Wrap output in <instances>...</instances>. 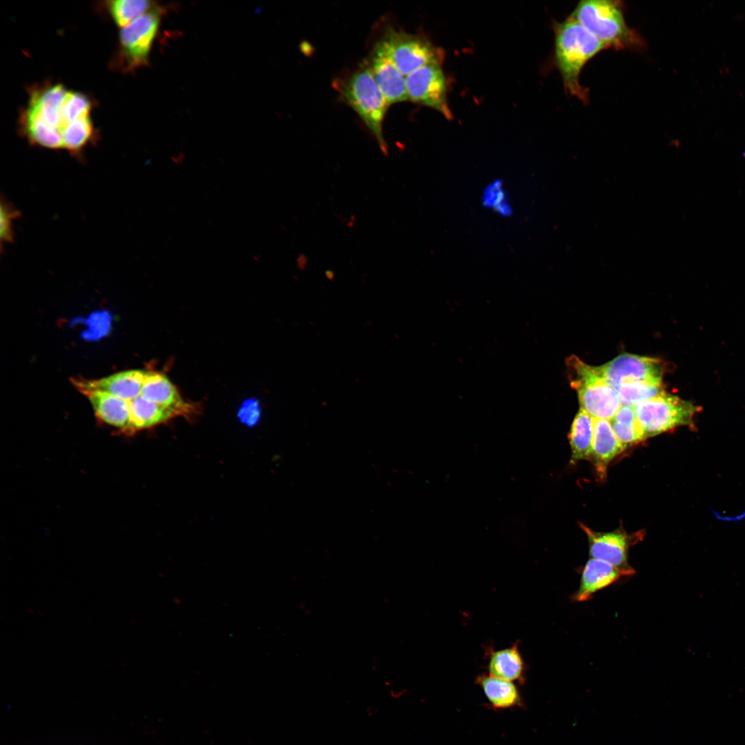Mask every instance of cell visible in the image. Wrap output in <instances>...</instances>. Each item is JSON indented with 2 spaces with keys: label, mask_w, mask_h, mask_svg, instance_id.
Listing matches in <instances>:
<instances>
[{
  "label": "cell",
  "mask_w": 745,
  "mask_h": 745,
  "mask_svg": "<svg viewBox=\"0 0 745 745\" xmlns=\"http://www.w3.org/2000/svg\"><path fill=\"white\" fill-rule=\"evenodd\" d=\"M63 148L77 160H83V150L95 143L97 137L89 117L78 119L68 123L62 130Z\"/></svg>",
  "instance_id": "22"
},
{
  "label": "cell",
  "mask_w": 745,
  "mask_h": 745,
  "mask_svg": "<svg viewBox=\"0 0 745 745\" xmlns=\"http://www.w3.org/2000/svg\"><path fill=\"white\" fill-rule=\"evenodd\" d=\"M635 573L633 568L622 569L605 562L590 558L581 569L579 588L572 595V600L586 602L598 591L622 577L633 575Z\"/></svg>",
  "instance_id": "13"
},
{
  "label": "cell",
  "mask_w": 745,
  "mask_h": 745,
  "mask_svg": "<svg viewBox=\"0 0 745 745\" xmlns=\"http://www.w3.org/2000/svg\"><path fill=\"white\" fill-rule=\"evenodd\" d=\"M622 405L634 406L666 393L662 381L630 382L616 389Z\"/></svg>",
  "instance_id": "25"
},
{
  "label": "cell",
  "mask_w": 745,
  "mask_h": 745,
  "mask_svg": "<svg viewBox=\"0 0 745 745\" xmlns=\"http://www.w3.org/2000/svg\"><path fill=\"white\" fill-rule=\"evenodd\" d=\"M488 669L490 675L513 682L522 677L524 661L517 647L512 646L492 653Z\"/></svg>",
  "instance_id": "23"
},
{
  "label": "cell",
  "mask_w": 745,
  "mask_h": 745,
  "mask_svg": "<svg viewBox=\"0 0 745 745\" xmlns=\"http://www.w3.org/2000/svg\"><path fill=\"white\" fill-rule=\"evenodd\" d=\"M239 417L248 424H255L259 416L258 404L253 400H249L242 405L239 410Z\"/></svg>",
  "instance_id": "29"
},
{
  "label": "cell",
  "mask_w": 745,
  "mask_h": 745,
  "mask_svg": "<svg viewBox=\"0 0 745 745\" xmlns=\"http://www.w3.org/2000/svg\"><path fill=\"white\" fill-rule=\"evenodd\" d=\"M633 408L644 439L679 426H695L694 419L701 410L699 406L666 393Z\"/></svg>",
  "instance_id": "5"
},
{
  "label": "cell",
  "mask_w": 745,
  "mask_h": 745,
  "mask_svg": "<svg viewBox=\"0 0 745 745\" xmlns=\"http://www.w3.org/2000/svg\"><path fill=\"white\" fill-rule=\"evenodd\" d=\"M553 29L555 61L564 90L568 95L588 103V92L581 85V72L590 59L609 48L570 16L555 23Z\"/></svg>",
  "instance_id": "1"
},
{
  "label": "cell",
  "mask_w": 745,
  "mask_h": 745,
  "mask_svg": "<svg viewBox=\"0 0 745 745\" xmlns=\"http://www.w3.org/2000/svg\"><path fill=\"white\" fill-rule=\"evenodd\" d=\"M92 107V101L86 95L68 91L61 112V132L68 123L89 117Z\"/></svg>",
  "instance_id": "27"
},
{
  "label": "cell",
  "mask_w": 745,
  "mask_h": 745,
  "mask_svg": "<svg viewBox=\"0 0 745 745\" xmlns=\"http://www.w3.org/2000/svg\"><path fill=\"white\" fill-rule=\"evenodd\" d=\"M68 93V91L61 83L34 88L30 92L28 106L60 130L61 112Z\"/></svg>",
  "instance_id": "15"
},
{
  "label": "cell",
  "mask_w": 745,
  "mask_h": 745,
  "mask_svg": "<svg viewBox=\"0 0 745 745\" xmlns=\"http://www.w3.org/2000/svg\"><path fill=\"white\" fill-rule=\"evenodd\" d=\"M146 373L144 370H129L100 379L72 378L71 381L83 395L89 392H105L130 401L141 395Z\"/></svg>",
  "instance_id": "12"
},
{
  "label": "cell",
  "mask_w": 745,
  "mask_h": 745,
  "mask_svg": "<svg viewBox=\"0 0 745 745\" xmlns=\"http://www.w3.org/2000/svg\"><path fill=\"white\" fill-rule=\"evenodd\" d=\"M619 1L583 0L570 15L609 48L640 51L644 38L626 23Z\"/></svg>",
  "instance_id": "2"
},
{
  "label": "cell",
  "mask_w": 745,
  "mask_h": 745,
  "mask_svg": "<svg viewBox=\"0 0 745 745\" xmlns=\"http://www.w3.org/2000/svg\"><path fill=\"white\" fill-rule=\"evenodd\" d=\"M84 395L99 419L123 430H133L129 401L105 392H89Z\"/></svg>",
  "instance_id": "14"
},
{
  "label": "cell",
  "mask_w": 745,
  "mask_h": 745,
  "mask_svg": "<svg viewBox=\"0 0 745 745\" xmlns=\"http://www.w3.org/2000/svg\"><path fill=\"white\" fill-rule=\"evenodd\" d=\"M369 67L389 105L408 99L406 77L399 70L381 41L372 50Z\"/></svg>",
  "instance_id": "11"
},
{
  "label": "cell",
  "mask_w": 745,
  "mask_h": 745,
  "mask_svg": "<svg viewBox=\"0 0 745 745\" xmlns=\"http://www.w3.org/2000/svg\"><path fill=\"white\" fill-rule=\"evenodd\" d=\"M21 216L19 210L6 199L1 197L0 205V241L1 250L4 246L14 241V222Z\"/></svg>",
  "instance_id": "28"
},
{
  "label": "cell",
  "mask_w": 745,
  "mask_h": 745,
  "mask_svg": "<svg viewBox=\"0 0 745 745\" xmlns=\"http://www.w3.org/2000/svg\"><path fill=\"white\" fill-rule=\"evenodd\" d=\"M609 421L624 448L644 440L633 406L622 405Z\"/></svg>",
  "instance_id": "24"
},
{
  "label": "cell",
  "mask_w": 745,
  "mask_h": 745,
  "mask_svg": "<svg viewBox=\"0 0 745 745\" xmlns=\"http://www.w3.org/2000/svg\"><path fill=\"white\" fill-rule=\"evenodd\" d=\"M141 395L179 414H182L189 409L176 387L166 375L161 372L147 371Z\"/></svg>",
  "instance_id": "17"
},
{
  "label": "cell",
  "mask_w": 745,
  "mask_h": 745,
  "mask_svg": "<svg viewBox=\"0 0 745 745\" xmlns=\"http://www.w3.org/2000/svg\"><path fill=\"white\" fill-rule=\"evenodd\" d=\"M593 435L594 418L580 408L568 436L573 462L592 457Z\"/></svg>",
  "instance_id": "21"
},
{
  "label": "cell",
  "mask_w": 745,
  "mask_h": 745,
  "mask_svg": "<svg viewBox=\"0 0 745 745\" xmlns=\"http://www.w3.org/2000/svg\"><path fill=\"white\" fill-rule=\"evenodd\" d=\"M406 84L409 100L452 119L447 99L448 82L441 64L428 63L416 69L406 76Z\"/></svg>",
  "instance_id": "8"
},
{
  "label": "cell",
  "mask_w": 745,
  "mask_h": 745,
  "mask_svg": "<svg viewBox=\"0 0 745 745\" xmlns=\"http://www.w3.org/2000/svg\"><path fill=\"white\" fill-rule=\"evenodd\" d=\"M606 381L615 390L622 384L647 381H662L666 370L658 359L632 354H622L599 366Z\"/></svg>",
  "instance_id": "9"
},
{
  "label": "cell",
  "mask_w": 745,
  "mask_h": 745,
  "mask_svg": "<svg viewBox=\"0 0 745 745\" xmlns=\"http://www.w3.org/2000/svg\"><path fill=\"white\" fill-rule=\"evenodd\" d=\"M342 99L357 113L384 155L388 146L383 122L390 106L379 88L369 66H362L337 86Z\"/></svg>",
  "instance_id": "3"
},
{
  "label": "cell",
  "mask_w": 745,
  "mask_h": 745,
  "mask_svg": "<svg viewBox=\"0 0 745 745\" xmlns=\"http://www.w3.org/2000/svg\"><path fill=\"white\" fill-rule=\"evenodd\" d=\"M624 449L616 437L610 421L594 418L592 457L601 477L605 475L608 463Z\"/></svg>",
  "instance_id": "18"
},
{
  "label": "cell",
  "mask_w": 745,
  "mask_h": 745,
  "mask_svg": "<svg viewBox=\"0 0 745 745\" xmlns=\"http://www.w3.org/2000/svg\"><path fill=\"white\" fill-rule=\"evenodd\" d=\"M160 17V10L154 7L121 30L116 62L122 71L131 72L148 64Z\"/></svg>",
  "instance_id": "6"
},
{
  "label": "cell",
  "mask_w": 745,
  "mask_h": 745,
  "mask_svg": "<svg viewBox=\"0 0 745 745\" xmlns=\"http://www.w3.org/2000/svg\"><path fill=\"white\" fill-rule=\"evenodd\" d=\"M580 526L587 535L591 558L605 562L622 569L632 568L628 562L629 548L639 541L643 535H628L619 530L606 533L595 532L585 525L580 524Z\"/></svg>",
  "instance_id": "10"
},
{
  "label": "cell",
  "mask_w": 745,
  "mask_h": 745,
  "mask_svg": "<svg viewBox=\"0 0 745 745\" xmlns=\"http://www.w3.org/2000/svg\"><path fill=\"white\" fill-rule=\"evenodd\" d=\"M130 413L133 430L160 424L179 414L170 408L146 399L141 395L130 401Z\"/></svg>",
  "instance_id": "20"
},
{
  "label": "cell",
  "mask_w": 745,
  "mask_h": 745,
  "mask_svg": "<svg viewBox=\"0 0 745 745\" xmlns=\"http://www.w3.org/2000/svg\"><path fill=\"white\" fill-rule=\"evenodd\" d=\"M106 7L116 25L124 28L155 6L146 0H116L107 1Z\"/></svg>",
  "instance_id": "26"
},
{
  "label": "cell",
  "mask_w": 745,
  "mask_h": 745,
  "mask_svg": "<svg viewBox=\"0 0 745 745\" xmlns=\"http://www.w3.org/2000/svg\"><path fill=\"white\" fill-rule=\"evenodd\" d=\"M21 126L23 135L30 144L47 149H63L61 131L28 106L21 115Z\"/></svg>",
  "instance_id": "16"
},
{
  "label": "cell",
  "mask_w": 745,
  "mask_h": 745,
  "mask_svg": "<svg viewBox=\"0 0 745 745\" xmlns=\"http://www.w3.org/2000/svg\"><path fill=\"white\" fill-rule=\"evenodd\" d=\"M477 682L493 708L501 710L521 705L519 692L513 682L490 675L479 677Z\"/></svg>",
  "instance_id": "19"
},
{
  "label": "cell",
  "mask_w": 745,
  "mask_h": 745,
  "mask_svg": "<svg viewBox=\"0 0 745 745\" xmlns=\"http://www.w3.org/2000/svg\"><path fill=\"white\" fill-rule=\"evenodd\" d=\"M566 366L581 409L593 418L610 420L622 404L618 393L606 381L599 366H589L575 355L568 358Z\"/></svg>",
  "instance_id": "4"
},
{
  "label": "cell",
  "mask_w": 745,
  "mask_h": 745,
  "mask_svg": "<svg viewBox=\"0 0 745 745\" xmlns=\"http://www.w3.org/2000/svg\"><path fill=\"white\" fill-rule=\"evenodd\" d=\"M381 42L405 77L424 65L441 64L444 59L442 50L419 35L390 29Z\"/></svg>",
  "instance_id": "7"
}]
</instances>
